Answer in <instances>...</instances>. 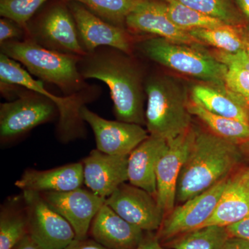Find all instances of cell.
<instances>
[{"label": "cell", "mask_w": 249, "mask_h": 249, "mask_svg": "<svg viewBox=\"0 0 249 249\" xmlns=\"http://www.w3.org/2000/svg\"><path fill=\"white\" fill-rule=\"evenodd\" d=\"M0 45L1 53L19 62L41 81L56 85L66 96L88 88L78 70L81 57L51 50L29 38L6 41Z\"/></svg>", "instance_id": "obj_4"}, {"label": "cell", "mask_w": 249, "mask_h": 249, "mask_svg": "<svg viewBox=\"0 0 249 249\" xmlns=\"http://www.w3.org/2000/svg\"><path fill=\"white\" fill-rule=\"evenodd\" d=\"M47 0H0V14L27 29L28 23Z\"/></svg>", "instance_id": "obj_30"}, {"label": "cell", "mask_w": 249, "mask_h": 249, "mask_svg": "<svg viewBox=\"0 0 249 249\" xmlns=\"http://www.w3.org/2000/svg\"><path fill=\"white\" fill-rule=\"evenodd\" d=\"M40 194L52 209L70 223L74 231L76 240L86 238L93 218L106 203L104 198L80 188Z\"/></svg>", "instance_id": "obj_14"}, {"label": "cell", "mask_w": 249, "mask_h": 249, "mask_svg": "<svg viewBox=\"0 0 249 249\" xmlns=\"http://www.w3.org/2000/svg\"><path fill=\"white\" fill-rule=\"evenodd\" d=\"M128 157L108 155L98 149L93 150L83 160L85 185L95 194L107 199L128 181Z\"/></svg>", "instance_id": "obj_16"}, {"label": "cell", "mask_w": 249, "mask_h": 249, "mask_svg": "<svg viewBox=\"0 0 249 249\" xmlns=\"http://www.w3.org/2000/svg\"><path fill=\"white\" fill-rule=\"evenodd\" d=\"M188 109L216 135L236 143L249 142V123L213 114L191 100Z\"/></svg>", "instance_id": "obj_23"}, {"label": "cell", "mask_w": 249, "mask_h": 249, "mask_svg": "<svg viewBox=\"0 0 249 249\" xmlns=\"http://www.w3.org/2000/svg\"><path fill=\"white\" fill-rule=\"evenodd\" d=\"M0 83L19 85L22 88L40 93L49 97L53 101L59 109L62 120L80 119V109L83 106V94L86 90L73 96L58 97L45 89L43 82L36 80L30 73L24 70L19 62L6 56L4 53L0 54Z\"/></svg>", "instance_id": "obj_18"}, {"label": "cell", "mask_w": 249, "mask_h": 249, "mask_svg": "<svg viewBox=\"0 0 249 249\" xmlns=\"http://www.w3.org/2000/svg\"><path fill=\"white\" fill-rule=\"evenodd\" d=\"M245 29L226 24L211 29H196L188 34L201 45L206 44L221 52L236 53L245 50Z\"/></svg>", "instance_id": "obj_24"}, {"label": "cell", "mask_w": 249, "mask_h": 249, "mask_svg": "<svg viewBox=\"0 0 249 249\" xmlns=\"http://www.w3.org/2000/svg\"><path fill=\"white\" fill-rule=\"evenodd\" d=\"M191 100L217 115L249 123V107L225 85L200 83L191 89Z\"/></svg>", "instance_id": "obj_22"}, {"label": "cell", "mask_w": 249, "mask_h": 249, "mask_svg": "<svg viewBox=\"0 0 249 249\" xmlns=\"http://www.w3.org/2000/svg\"><path fill=\"white\" fill-rule=\"evenodd\" d=\"M80 116L93 129L98 150L108 155L129 156L150 135L140 124L107 120L84 106Z\"/></svg>", "instance_id": "obj_12"}, {"label": "cell", "mask_w": 249, "mask_h": 249, "mask_svg": "<svg viewBox=\"0 0 249 249\" xmlns=\"http://www.w3.org/2000/svg\"><path fill=\"white\" fill-rule=\"evenodd\" d=\"M249 213V168L242 169L227 179L213 213L201 227H228Z\"/></svg>", "instance_id": "obj_19"}, {"label": "cell", "mask_w": 249, "mask_h": 249, "mask_svg": "<svg viewBox=\"0 0 249 249\" xmlns=\"http://www.w3.org/2000/svg\"><path fill=\"white\" fill-rule=\"evenodd\" d=\"M129 55L100 47L80 58L78 70L84 79L99 80L107 85L118 121L145 125V78Z\"/></svg>", "instance_id": "obj_1"}, {"label": "cell", "mask_w": 249, "mask_h": 249, "mask_svg": "<svg viewBox=\"0 0 249 249\" xmlns=\"http://www.w3.org/2000/svg\"><path fill=\"white\" fill-rule=\"evenodd\" d=\"M13 249H43L29 233L24 236Z\"/></svg>", "instance_id": "obj_37"}, {"label": "cell", "mask_w": 249, "mask_h": 249, "mask_svg": "<svg viewBox=\"0 0 249 249\" xmlns=\"http://www.w3.org/2000/svg\"><path fill=\"white\" fill-rule=\"evenodd\" d=\"M168 147L165 139L149 135L129 154L127 175L130 184L145 190L156 197L159 160Z\"/></svg>", "instance_id": "obj_20"}, {"label": "cell", "mask_w": 249, "mask_h": 249, "mask_svg": "<svg viewBox=\"0 0 249 249\" xmlns=\"http://www.w3.org/2000/svg\"><path fill=\"white\" fill-rule=\"evenodd\" d=\"M227 229L230 237L249 241V213L238 222L228 226Z\"/></svg>", "instance_id": "obj_33"}, {"label": "cell", "mask_w": 249, "mask_h": 249, "mask_svg": "<svg viewBox=\"0 0 249 249\" xmlns=\"http://www.w3.org/2000/svg\"><path fill=\"white\" fill-rule=\"evenodd\" d=\"M83 183V163H76L51 170H26L15 185L23 191L41 193L73 191Z\"/></svg>", "instance_id": "obj_21"}, {"label": "cell", "mask_w": 249, "mask_h": 249, "mask_svg": "<svg viewBox=\"0 0 249 249\" xmlns=\"http://www.w3.org/2000/svg\"><path fill=\"white\" fill-rule=\"evenodd\" d=\"M237 9L245 18L247 27L249 30V0H234Z\"/></svg>", "instance_id": "obj_38"}, {"label": "cell", "mask_w": 249, "mask_h": 249, "mask_svg": "<svg viewBox=\"0 0 249 249\" xmlns=\"http://www.w3.org/2000/svg\"><path fill=\"white\" fill-rule=\"evenodd\" d=\"M240 157L236 142L196 127L194 140L178 178L176 201L182 204L227 178Z\"/></svg>", "instance_id": "obj_2"}, {"label": "cell", "mask_w": 249, "mask_h": 249, "mask_svg": "<svg viewBox=\"0 0 249 249\" xmlns=\"http://www.w3.org/2000/svg\"><path fill=\"white\" fill-rule=\"evenodd\" d=\"M106 204L124 220L143 231L159 230L165 217L155 196L126 183L108 196Z\"/></svg>", "instance_id": "obj_11"}, {"label": "cell", "mask_w": 249, "mask_h": 249, "mask_svg": "<svg viewBox=\"0 0 249 249\" xmlns=\"http://www.w3.org/2000/svg\"><path fill=\"white\" fill-rule=\"evenodd\" d=\"M28 232L27 217L14 210L1 211L0 249H13Z\"/></svg>", "instance_id": "obj_29"}, {"label": "cell", "mask_w": 249, "mask_h": 249, "mask_svg": "<svg viewBox=\"0 0 249 249\" xmlns=\"http://www.w3.org/2000/svg\"><path fill=\"white\" fill-rule=\"evenodd\" d=\"M229 237L227 227L210 225L178 236L167 244L173 249H222Z\"/></svg>", "instance_id": "obj_25"}, {"label": "cell", "mask_w": 249, "mask_h": 249, "mask_svg": "<svg viewBox=\"0 0 249 249\" xmlns=\"http://www.w3.org/2000/svg\"><path fill=\"white\" fill-rule=\"evenodd\" d=\"M125 27L136 34H150L176 43L201 45L170 20L161 0H141L126 18Z\"/></svg>", "instance_id": "obj_15"}, {"label": "cell", "mask_w": 249, "mask_h": 249, "mask_svg": "<svg viewBox=\"0 0 249 249\" xmlns=\"http://www.w3.org/2000/svg\"><path fill=\"white\" fill-rule=\"evenodd\" d=\"M161 1L163 9L170 20L186 32L196 29H211L227 24L220 19L201 14L177 1Z\"/></svg>", "instance_id": "obj_26"}, {"label": "cell", "mask_w": 249, "mask_h": 249, "mask_svg": "<svg viewBox=\"0 0 249 249\" xmlns=\"http://www.w3.org/2000/svg\"><path fill=\"white\" fill-rule=\"evenodd\" d=\"M93 240L108 249H136L144 240L143 231L124 220L105 203L90 227Z\"/></svg>", "instance_id": "obj_17"}, {"label": "cell", "mask_w": 249, "mask_h": 249, "mask_svg": "<svg viewBox=\"0 0 249 249\" xmlns=\"http://www.w3.org/2000/svg\"><path fill=\"white\" fill-rule=\"evenodd\" d=\"M136 249H164L163 248L160 241L157 238V237H152V238L144 239L143 241L141 243Z\"/></svg>", "instance_id": "obj_39"}, {"label": "cell", "mask_w": 249, "mask_h": 249, "mask_svg": "<svg viewBox=\"0 0 249 249\" xmlns=\"http://www.w3.org/2000/svg\"><path fill=\"white\" fill-rule=\"evenodd\" d=\"M27 31L17 22L3 18L0 19V44L9 40H20Z\"/></svg>", "instance_id": "obj_32"}, {"label": "cell", "mask_w": 249, "mask_h": 249, "mask_svg": "<svg viewBox=\"0 0 249 249\" xmlns=\"http://www.w3.org/2000/svg\"><path fill=\"white\" fill-rule=\"evenodd\" d=\"M246 55L249 59V30L245 29V50Z\"/></svg>", "instance_id": "obj_40"}, {"label": "cell", "mask_w": 249, "mask_h": 249, "mask_svg": "<svg viewBox=\"0 0 249 249\" xmlns=\"http://www.w3.org/2000/svg\"><path fill=\"white\" fill-rule=\"evenodd\" d=\"M228 70L224 84L228 89L240 96L249 107V70L235 62H226Z\"/></svg>", "instance_id": "obj_31"}, {"label": "cell", "mask_w": 249, "mask_h": 249, "mask_svg": "<svg viewBox=\"0 0 249 249\" xmlns=\"http://www.w3.org/2000/svg\"><path fill=\"white\" fill-rule=\"evenodd\" d=\"M65 249H108L94 240H76Z\"/></svg>", "instance_id": "obj_35"}, {"label": "cell", "mask_w": 249, "mask_h": 249, "mask_svg": "<svg viewBox=\"0 0 249 249\" xmlns=\"http://www.w3.org/2000/svg\"><path fill=\"white\" fill-rule=\"evenodd\" d=\"M145 125L150 135L168 142L191 128V96L182 80L170 75L152 74L145 78Z\"/></svg>", "instance_id": "obj_3"}, {"label": "cell", "mask_w": 249, "mask_h": 249, "mask_svg": "<svg viewBox=\"0 0 249 249\" xmlns=\"http://www.w3.org/2000/svg\"><path fill=\"white\" fill-rule=\"evenodd\" d=\"M174 1L187 7L217 18L229 25L247 27L245 18L237 9L234 0H163Z\"/></svg>", "instance_id": "obj_27"}, {"label": "cell", "mask_w": 249, "mask_h": 249, "mask_svg": "<svg viewBox=\"0 0 249 249\" xmlns=\"http://www.w3.org/2000/svg\"><path fill=\"white\" fill-rule=\"evenodd\" d=\"M26 31L29 34L27 38L45 48L76 56L86 54L80 45L76 22L65 3L49 8L34 27Z\"/></svg>", "instance_id": "obj_8"}, {"label": "cell", "mask_w": 249, "mask_h": 249, "mask_svg": "<svg viewBox=\"0 0 249 249\" xmlns=\"http://www.w3.org/2000/svg\"><path fill=\"white\" fill-rule=\"evenodd\" d=\"M28 232L43 249H65L75 240V232L61 214L42 198L40 193L24 191Z\"/></svg>", "instance_id": "obj_6"}, {"label": "cell", "mask_w": 249, "mask_h": 249, "mask_svg": "<svg viewBox=\"0 0 249 249\" xmlns=\"http://www.w3.org/2000/svg\"><path fill=\"white\" fill-rule=\"evenodd\" d=\"M228 178L175 207L165 216L158 230L157 238L159 241L168 242L178 236L200 228L213 213Z\"/></svg>", "instance_id": "obj_9"}, {"label": "cell", "mask_w": 249, "mask_h": 249, "mask_svg": "<svg viewBox=\"0 0 249 249\" xmlns=\"http://www.w3.org/2000/svg\"><path fill=\"white\" fill-rule=\"evenodd\" d=\"M222 249H249V241L239 237H229Z\"/></svg>", "instance_id": "obj_36"}, {"label": "cell", "mask_w": 249, "mask_h": 249, "mask_svg": "<svg viewBox=\"0 0 249 249\" xmlns=\"http://www.w3.org/2000/svg\"><path fill=\"white\" fill-rule=\"evenodd\" d=\"M195 135L196 127L192 125L185 133L168 141V147L157 164L156 199L165 217L175 209L178 178Z\"/></svg>", "instance_id": "obj_13"}, {"label": "cell", "mask_w": 249, "mask_h": 249, "mask_svg": "<svg viewBox=\"0 0 249 249\" xmlns=\"http://www.w3.org/2000/svg\"><path fill=\"white\" fill-rule=\"evenodd\" d=\"M213 55L223 63L235 62L249 70V59L244 51L238 53H229L217 50L214 52Z\"/></svg>", "instance_id": "obj_34"}, {"label": "cell", "mask_w": 249, "mask_h": 249, "mask_svg": "<svg viewBox=\"0 0 249 249\" xmlns=\"http://www.w3.org/2000/svg\"><path fill=\"white\" fill-rule=\"evenodd\" d=\"M51 98L34 91L0 105V137L9 140L27 133L39 124L52 120L56 113Z\"/></svg>", "instance_id": "obj_7"}, {"label": "cell", "mask_w": 249, "mask_h": 249, "mask_svg": "<svg viewBox=\"0 0 249 249\" xmlns=\"http://www.w3.org/2000/svg\"><path fill=\"white\" fill-rule=\"evenodd\" d=\"M67 4L76 22L80 45L85 53L106 47L131 53L133 42L125 28L106 22L76 1Z\"/></svg>", "instance_id": "obj_10"}, {"label": "cell", "mask_w": 249, "mask_h": 249, "mask_svg": "<svg viewBox=\"0 0 249 249\" xmlns=\"http://www.w3.org/2000/svg\"><path fill=\"white\" fill-rule=\"evenodd\" d=\"M76 1L93 14L113 25L125 27L126 18L140 2L141 0H64Z\"/></svg>", "instance_id": "obj_28"}, {"label": "cell", "mask_w": 249, "mask_h": 249, "mask_svg": "<svg viewBox=\"0 0 249 249\" xmlns=\"http://www.w3.org/2000/svg\"><path fill=\"white\" fill-rule=\"evenodd\" d=\"M199 46L176 43L154 37L141 41L139 49L152 61L181 74L196 78L201 83L225 85L227 65Z\"/></svg>", "instance_id": "obj_5"}]
</instances>
